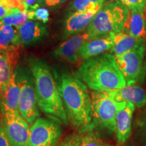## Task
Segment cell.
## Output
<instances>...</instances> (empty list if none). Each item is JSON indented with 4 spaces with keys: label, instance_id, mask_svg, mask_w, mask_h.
I'll return each instance as SVG.
<instances>
[{
    "label": "cell",
    "instance_id": "obj_27",
    "mask_svg": "<svg viewBox=\"0 0 146 146\" xmlns=\"http://www.w3.org/2000/svg\"><path fill=\"white\" fill-rule=\"evenodd\" d=\"M16 10L10 8L5 0H0V21Z\"/></svg>",
    "mask_w": 146,
    "mask_h": 146
},
{
    "label": "cell",
    "instance_id": "obj_20",
    "mask_svg": "<svg viewBox=\"0 0 146 146\" xmlns=\"http://www.w3.org/2000/svg\"><path fill=\"white\" fill-rule=\"evenodd\" d=\"M20 92H21V87L16 76V72L14 70L6 93L0 100V104L12 110L19 112L18 103H19Z\"/></svg>",
    "mask_w": 146,
    "mask_h": 146
},
{
    "label": "cell",
    "instance_id": "obj_18",
    "mask_svg": "<svg viewBox=\"0 0 146 146\" xmlns=\"http://www.w3.org/2000/svg\"><path fill=\"white\" fill-rule=\"evenodd\" d=\"M143 43H145L144 39L134 37L123 31L116 33H114V45L110 52L114 56H120Z\"/></svg>",
    "mask_w": 146,
    "mask_h": 146
},
{
    "label": "cell",
    "instance_id": "obj_13",
    "mask_svg": "<svg viewBox=\"0 0 146 146\" xmlns=\"http://www.w3.org/2000/svg\"><path fill=\"white\" fill-rule=\"evenodd\" d=\"M114 45V33L98 36L87 40L83 43L79 52L78 58L85 60L110 51Z\"/></svg>",
    "mask_w": 146,
    "mask_h": 146
},
{
    "label": "cell",
    "instance_id": "obj_16",
    "mask_svg": "<svg viewBox=\"0 0 146 146\" xmlns=\"http://www.w3.org/2000/svg\"><path fill=\"white\" fill-rule=\"evenodd\" d=\"M107 92L116 102H131L139 108L146 104V92L137 85H126L121 89L108 91Z\"/></svg>",
    "mask_w": 146,
    "mask_h": 146
},
{
    "label": "cell",
    "instance_id": "obj_23",
    "mask_svg": "<svg viewBox=\"0 0 146 146\" xmlns=\"http://www.w3.org/2000/svg\"><path fill=\"white\" fill-rule=\"evenodd\" d=\"M134 140L137 146H146V110L137 118L134 128Z\"/></svg>",
    "mask_w": 146,
    "mask_h": 146
},
{
    "label": "cell",
    "instance_id": "obj_14",
    "mask_svg": "<svg viewBox=\"0 0 146 146\" xmlns=\"http://www.w3.org/2000/svg\"><path fill=\"white\" fill-rule=\"evenodd\" d=\"M18 58V51L7 52L0 50V100L6 93Z\"/></svg>",
    "mask_w": 146,
    "mask_h": 146
},
{
    "label": "cell",
    "instance_id": "obj_15",
    "mask_svg": "<svg viewBox=\"0 0 146 146\" xmlns=\"http://www.w3.org/2000/svg\"><path fill=\"white\" fill-rule=\"evenodd\" d=\"M96 14L79 12H70L66 18L64 28L63 39H68L71 36L80 34L92 21Z\"/></svg>",
    "mask_w": 146,
    "mask_h": 146
},
{
    "label": "cell",
    "instance_id": "obj_21",
    "mask_svg": "<svg viewBox=\"0 0 146 146\" xmlns=\"http://www.w3.org/2000/svg\"><path fill=\"white\" fill-rule=\"evenodd\" d=\"M106 0H73L70 5V12L96 14L106 3Z\"/></svg>",
    "mask_w": 146,
    "mask_h": 146
},
{
    "label": "cell",
    "instance_id": "obj_10",
    "mask_svg": "<svg viewBox=\"0 0 146 146\" xmlns=\"http://www.w3.org/2000/svg\"><path fill=\"white\" fill-rule=\"evenodd\" d=\"M135 106L129 102H119L116 116V141L119 145L127 143L132 133V118Z\"/></svg>",
    "mask_w": 146,
    "mask_h": 146
},
{
    "label": "cell",
    "instance_id": "obj_17",
    "mask_svg": "<svg viewBox=\"0 0 146 146\" xmlns=\"http://www.w3.org/2000/svg\"><path fill=\"white\" fill-rule=\"evenodd\" d=\"M129 15L125 29L126 33L139 39L146 37L145 12L136 8L129 9ZM123 30V31H124Z\"/></svg>",
    "mask_w": 146,
    "mask_h": 146
},
{
    "label": "cell",
    "instance_id": "obj_12",
    "mask_svg": "<svg viewBox=\"0 0 146 146\" xmlns=\"http://www.w3.org/2000/svg\"><path fill=\"white\" fill-rule=\"evenodd\" d=\"M21 45L29 46L41 41L47 35V26L39 21L29 20L18 26Z\"/></svg>",
    "mask_w": 146,
    "mask_h": 146
},
{
    "label": "cell",
    "instance_id": "obj_19",
    "mask_svg": "<svg viewBox=\"0 0 146 146\" xmlns=\"http://www.w3.org/2000/svg\"><path fill=\"white\" fill-rule=\"evenodd\" d=\"M21 45L18 26L0 25V50L15 52L18 51Z\"/></svg>",
    "mask_w": 146,
    "mask_h": 146
},
{
    "label": "cell",
    "instance_id": "obj_29",
    "mask_svg": "<svg viewBox=\"0 0 146 146\" xmlns=\"http://www.w3.org/2000/svg\"><path fill=\"white\" fill-rule=\"evenodd\" d=\"M27 10L34 11L41 4L42 0H25Z\"/></svg>",
    "mask_w": 146,
    "mask_h": 146
},
{
    "label": "cell",
    "instance_id": "obj_31",
    "mask_svg": "<svg viewBox=\"0 0 146 146\" xmlns=\"http://www.w3.org/2000/svg\"><path fill=\"white\" fill-rule=\"evenodd\" d=\"M120 146H135V145H133L132 143H125V144H124V145H120Z\"/></svg>",
    "mask_w": 146,
    "mask_h": 146
},
{
    "label": "cell",
    "instance_id": "obj_11",
    "mask_svg": "<svg viewBox=\"0 0 146 146\" xmlns=\"http://www.w3.org/2000/svg\"><path fill=\"white\" fill-rule=\"evenodd\" d=\"M91 37L86 32L72 36L60 44L54 52V56L62 58L71 64H76L78 61V52L85 41Z\"/></svg>",
    "mask_w": 146,
    "mask_h": 146
},
{
    "label": "cell",
    "instance_id": "obj_8",
    "mask_svg": "<svg viewBox=\"0 0 146 146\" xmlns=\"http://www.w3.org/2000/svg\"><path fill=\"white\" fill-rule=\"evenodd\" d=\"M0 112L9 146H28L30 128L20 112L1 104Z\"/></svg>",
    "mask_w": 146,
    "mask_h": 146
},
{
    "label": "cell",
    "instance_id": "obj_5",
    "mask_svg": "<svg viewBox=\"0 0 146 146\" xmlns=\"http://www.w3.org/2000/svg\"><path fill=\"white\" fill-rule=\"evenodd\" d=\"M92 101V120L90 131L100 127L112 133H116V116L119 102H116L107 91H94L91 94Z\"/></svg>",
    "mask_w": 146,
    "mask_h": 146
},
{
    "label": "cell",
    "instance_id": "obj_3",
    "mask_svg": "<svg viewBox=\"0 0 146 146\" xmlns=\"http://www.w3.org/2000/svg\"><path fill=\"white\" fill-rule=\"evenodd\" d=\"M30 68L39 109L45 114L61 120L64 125H68V120L58 91V83L50 66L43 60L33 58L30 60Z\"/></svg>",
    "mask_w": 146,
    "mask_h": 146
},
{
    "label": "cell",
    "instance_id": "obj_6",
    "mask_svg": "<svg viewBox=\"0 0 146 146\" xmlns=\"http://www.w3.org/2000/svg\"><path fill=\"white\" fill-rule=\"evenodd\" d=\"M20 87L18 110L29 125H32L39 116L33 76L31 71L23 67L15 68Z\"/></svg>",
    "mask_w": 146,
    "mask_h": 146
},
{
    "label": "cell",
    "instance_id": "obj_4",
    "mask_svg": "<svg viewBox=\"0 0 146 146\" xmlns=\"http://www.w3.org/2000/svg\"><path fill=\"white\" fill-rule=\"evenodd\" d=\"M129 8L117 0L106 3L97 12L86 29L91 39L123 31Z\"/></svg>",
    "mask_w": 146,
    "mask_h": 146
},
{
    "label": "cell",
    "instance_id": "obj_1",
    "mask_svg": "<svg viewBox=\"0 0 146 146\" xmlns=\"http://www.w3.org/2000/svg\"><path fill=\"white\" fill-rule=\"evenodd\" d=\"M57 83L68 121L81 134L91 131L92 101L87 85L68 73L59 76Z\"/></svg>",
    "mask_w": 146,
    "mask_h": 146
},
{
    "label": "cell",
    "instance_id": "obj_9",
    "mask_svg": "<svg viewBox=\"0 0 146 146\" xmlns=\"http://www.w3.org/2000/svg\"><path fill=\"white\" fill-rule=\"evenodd\" d=\"M61 135L62 129L58 123L37 118L30 127L28 146H56Z\"/></svg>",
    "mask_w": 146,
    "mask_h": 146
},
{
    "label": "cell",
    "instance_id": "obj_30",
    "mask_svg": "<svg viewBox=\"0 0 146 146\" xmlns=\"http://www.w3.org/2000/svg\"><path fill=\"white\" fill-rule=\"evenodd\" d=\"M68 0H42L41 3H43L47 7L53 8V7L59 6V5L66 2Z\"/></svg>",
    "mask_w": 146,
    "mask_h": 146
},
{
    "label": "cell",
    "instance_id": "obj_7",
    "mask_svg": "<svg viewBox=\"0 0 146 146\" xmlns=\"http://www.w3.org/2000/svg\"><path fill=\"white\" fill-rule=\"evenodd\" d=\"M145 43H143L125 54L115 56L127 85H135L138 82H142L145 78Z\"/></svg>",
    "mask_w": 146,
    "mask_h": 146
},
{
    "label": "cell",
    "instance_id": "obj_32",
    "mask_svg": "<svg viewBox=\"0 0 146 146\" xmlns=\"http://www.w3.org/2000/svg\"><path fill=\"white\" fill-rule=\"evenodd\" d=\"M58 146H62V145H58Z\"/></svg>",
    "mask_w": 146,
    "mask_h": 146
},
{
    "label": "cell",
    "instance_id": "obj_28",
    "mask_svg": "<svg viewBox=\"0 0 146 146\" xmlns=\"http://www.w3.org/2000/svg\"><path fill=\"white\" fill-rule=\"evenodd\" d=\"M0 146H9L8 138L3 125L1 112H0Z\"/></svg>",
    "mask_w": 146,
    "mask_h": 146
},
{
    "label": "cell",
    "instance_id": "obj_25",
    "mask_svg": "<svg viewBox=\"0 0 146 146\" xmlns=\"http://www.w3.org/2000/svg\"><path fill=\"white\" fill-rule=\"evenodd\" d=\"M123 3L129 9L136 8L146 12V0H117Z\"/></svg>",
    "mask_w": 146,
    "mask_h": 146
},
{
    "label": "cell",
    "instance_id": "obj_24",
    "mask_svg": "<svg viewBox=\"0 0 146 146\" xmlns=\"http://www.w3.org/2000/svg\"><path fill=\"white\" fill-rule=\"evenodd\" d=\"M78 146H111L104 142L93 131L85 133L82 135Z\"/></svg>",
    "mask_w": 146,
    "mask_h": 146
},
{
    "label": "cell",
    "instance_id": "obj_2",
    "mask_svg": "<svg viewBox=\"0 0 146 146\" xmlns=\"http://www.w3.org/2000/svg\"><path fill=\"white\" fill-rule=\"evenodd\" d=\"M75 75L93 91L116 90L127 85L115 56L106 52L84 60Z\"/></svg>",
    "mask_w": 146,
    "mask_h": 146
},
{
    "label": "cell",
    "instance_id": "obj_26",
    "mask_svg": "<svg viewBox=\"0 0 146 146\" xmlns=\"http://www.w3.org/2000/svg\"><path fill=\"white\" fill-rule=\"evenodd\" d=\"M49 17H50V13L47 9L38 8L34 10L33 21H39L45 24L48 22Z\"/></svg>",
    "mask_w": 146,
    "mask_h": 146
},
{
    "label": "cell",
    "instance_id": "obj_22",
    "mask_svg": "<svg viewBox=\"0 0 146 146\" xmlns=\"http://www.w3.org/2000/svg\"><path fill=\"white\" fill-rule=\"evenodd\" d=\"M33 13L34 11L32 10H16L0 21V25H11L18 27L29 20H33Z\"/></svg>",
    "mask_w": 146,
    "mask_h": 146
}]
</instances>
